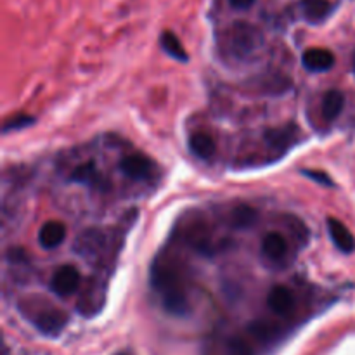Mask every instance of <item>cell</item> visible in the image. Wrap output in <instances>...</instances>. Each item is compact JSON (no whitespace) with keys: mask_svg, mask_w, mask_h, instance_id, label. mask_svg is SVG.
<instances>
[{"mask_svg":"<svg viewBox=\"0 0 355 355\" xmlns=\"http://www.w3.org/2000/svg\"><path fill=\"white\" fill-rule=\"evenodd\" d=\"M153 284L162 297L163 309L168 314L177 315V318H184V315L189 314V302H187L186 293H184L175 274L170 272L168 269L155 270L153 272Z\"/></svg>","mask_w":355,"mask_h":355,"instance_id":"obj_1","label":"cell"},{"mask_svg":"<svg viewBox=\"0 0 355 355\" xmlns=\"http://www.w3.org/2000/svg\"><path fill=\"white\" fill-rule=\"evenodd\" d=\"M153 168H155V163L141 153L125 156L120 162V170L130 179H148L153 173Z\"/></svg>","mask_w":355,"mask_h":355,"instance_id":"obj_6","label":"cell"},{"mask_svg":"<svg viewBox=\"0 0 355 355\" xmlns=\"http://www.w3.org/2000/svg\"><path fill=\"white\" fill-rule=\"evenodd\" d=\"M304 175L311 177V179L318 180V182L324 184V186H333L331 179H328V175L326 173H319V172H312V170H304Z\"/></svg>","mask_w":355,"mask_h":355,"instance_id":"obj_22","label":"cell"},{"mask_svg":"<svg viewBox=\"0 0 355 355\" xmlns=\"http://www.w3.org/2000/svg\"><path fill=\"white\" fill-rule=\"evenodd\" d=\"M328 231L331 236L333 243L336 245V248L343 253H352L355 250V238L352 232L349 231L343 222H340L338 218H328Z\"/></svg>","mask_w":355,"mask_h":355,"instance_id":"obj_9","label":"cell"},{"mask_svg":"<svg viewBox=\"0 0 355 355\" xmlns=\"http://www.w3.org/2000/svg\"><path fill=\"white\" fill-rule=\"evenodd\" d=\"M31 123H33V118L26 116V114L10 118V120H7L6 125H3V134H7V132H10V130H17V128L28 127V125H31Z\"/></svg>","mask_w":355,"mask_h":355,"instance_id":"obj_21","label":"cell"},{"mask_svg":"<svg viewBox=\"0 0 355 355\" xmlns=\"http://www.w3.org/2000/svg\"><path fill=\"white\" fill-rule=\"evenodd\" d=\"M354 69H355V59H354Z\"/></svg>","mask_w":355,"mask_h":355,"instance_id":"obj_24","label":"cell"},{"mask_svg":"<svg viewBox=\"0 0 355 355\" xmlns=\"http://www.w3.org/2000/svg\"><path fill=\"white\" fill-rule=\"evenodd\" d=\"M80 281H82L80 270L71 263H64L52 274L49 286L58 297H69L78 290Z\"/></svg>","mask_w":355,"mask_h":355,"instance_id":"obj_3","label":"cell"},{"mask_svg":"<svg viewBox=\"0 0 355 355\" xmlns=\"http://www.w3.org/2000/svg\"><path fill=\"white\" fill-rule=\"evenodd\" d=\"M97 177H99V173H97V170L94 168L92 163H87V165L78 166V168L71 173V180H75V182H83V184L97 182Z\"/></svg>","mask_w":355,"mask_h":355,"instance_id":"obj_18","label":"cell"},{"mask_svg":"<svg viewBox=\"0 0 355 355\" xmlns=\"http://www.w3.org/2000/svg\"><path fill=\"white\" fill-rule=\"evenodd\" d=\"M304 17L312 24L322 23L331 14L333 6L329 0H302Z\"/></svg>","mask_w":355,"mask_h":355,"instance_id":"obj_12","label":"cell"},{"mask_svg":"<svg viewBox=\"0 0 355 355\" xmlns=\"http://www.w3.org/2000/svg\"><path fill=\"white\" fill-rule=\"evenodd\" d=\"M267 305L276 315H288L295 307L293 293L283 284H277L267 295Z\"/></svg>","mask_w":355,"mask_h":355,"instance_id":"obj_8","label":"cell"},{"mask_svg":"<svg viewBox=\"0 0 355 355\" xmlns=\"http://www.w3.org/2000/svg\"><path fill=\"white\" fill-rule=\"evenodd\" d=\"M189 149L194 156L200 159H211L217 153V144L214 137L205 132H196L189 137Z\"/></svg>","mask_w":355,"mask_h":355,"instance_id":"obj_10","label":"cell"},{"mask_svg":"<svg viewBox=\"0 0 355 355\" xmlns=\"http://www.w3.org/2000/svg\"><path fill=\"white\" fill-rule=\"evenodd\" d=\"M262 253L269 260H283L288 253V241L279 232H269L262 241Z\"/></svg>","mask_w":355,"mask_h":355,"instance_id":"obj_13","label":"cell"},{"mask_svg":"<svg viewBox=\"0 0 355 355\" xmlns=\"http://www.w3.org/2000/svg\"><path fill=\"white\" fill-rule=\"evenodd\" d=\"M250 333H252L253 336H257L259 340H270L276 335V326L269 324V322L257 321L250 326Z\"/></svg>","mask_w":355,"mask_h":355,"instance_id":"obj_19","label":"cell"},{"mask_svg":"<svg viewBox=\"0 0 355 355\" xmlns=\"http://www.w3.org/2000/svg\"><path fill=\"white\" fill-rule=\"evenodd\" d=\"M298 132V128L295 125H284V127H276L269 128L266 132V141L270 148L274 149H286L288 146L293 142L295 134Z\"/></svg>","mask_w":355,"mask_h":355,"instance_id":"obj_14","label":"cell"},{"mask_svg":"<svg viewBox=\"0 0 355 355\" xmlns=\"http://www.w3.org/2000/svg\"><path fill=\"white\" fill-rule=\"evenodd\" d=\"M159 44H162L163 51L168 55H172L173 59H177V61H187L186 49L180 44L175 33H172V31H163L162 37H159Z\"/></svg>","mask_w":355,"mask_h":355,"instance_id":"obj_16","label":"cell"},{"mask_svg":"<svg viewBox=\"0 0 355 355\" xmlns=\"http://www.w3.org/2000/svg\"><path fill=\"white\" fill-rule=\"evenodd\" d=\"M335 54L328 49H319L312 47L307 49L302 55V64H304L305 69L312 73H324L329 71V69L335 66Z\"/></svg>","mask_w":355,"mask_h":355,"instance_id":"obj_5","label":"cell"},{"mask_svg":"<svg viewBox=\"0 0 355 355\" xmlns=\"http://www.w3.org/2000/svg\"><path fill=\"white\" fill-rule=\"evenodd\" d=\"M229 3H231L232 9L246 10V9H250L253 3H255V0H229Z\"/></svg>","mask_w":355,"mask_h":355,"instance_id":"obj_23","label":"cell"},{"mask_svg":"<svg viewBox=\"0 0 355 355\" xmlns=\"http://www.w3.org/2000/svg\"><path fill=\"white\" fill-rule=\"evenodd\" d=\"M104 246V234L101 231H87L76 239L75 250L82 255H96Z\"/></svg>","mask_w":355,"mask_h":355,"instance_id":"obj_15","label":"cell"},{"mask_svg":"<svg viewBox=\"0 0 355 355\" xmlns=\"http://www.w3.org/2000/svg\"><path fill=\"white\" fill-rule=\"evenodd\" d=\"M227 355H253V350L245 338L232 336L227 342Z\"/></svg>","mask_w":355,"mask_h":355,"instance_id":"obj_20","label":"cell"},{"mask_svg":"<svg viewBox=\"0 0 355 355\" xmlns=\"http://www.w3.org/2000/svg\"><path fill=\"white\" fill-rule=\"evenodd\" d=\"M345 107V96L340 90H328L322 97L321 114L326 121H335Z\"/></svg>","mask_w":355,"mask_h":355,"instance_id":"obj_11","label":"cell"},{"mask_svg":"<svg viewBox=\"0 0 355 355\" xmlns=\"http://www.w3.org/2000/svg\"><path fill=\"white\" fill-rule=\"evenodd\" d=\"M232 225L236 229H248L250 225L255 224L257 220V210L252 207H246V205H239L232 210Z\"/></svg>","mask_w":355,"mask_h":355,"instance_id":"obj_17","label":"cell"},{"mask_svg":"<svg viewBox=\"0 0 355 355\" xmlns=\"http://www.w3.org/2000/svg\"><path fill=\"white\" fill-rule=\"evenodd\" d=\"M66 225L59 220H49L38 231V243L42 248L54 250L62 245L66 239Z\"/></svg>","mask_w":355,"mask_h":355,"instance_id":"obj_7","label":"cell"},{"mask_svg":"<svg viewBox=\"0 0 355 355\" xmlns=\"http://www.w3.org/2000/svg\"><path fill=\"white\" fill-rule=\"evenodd\" d=\"M33 324L37 326L38 331H42L44 335L55 336L64 329L66 324H68V315L62 311H59V309L49 307L33 315Z\"/></svg>","mask_w":355,"mask_h":355,"instance_id":"obj_4","label":"cell"},{"mask_svg":"<svg viewBox=\"0 0 355 355\" xmlns=\"http://www.w3.org/2000/svg\"><path fill=\"white\" fill-rule=\"evenodd\" d=\"M262 33L257 26L246 21H236L225 30L224 45L234 58H250L262 45Z\"/></svg>","mask_w":355,"mask_h":355,"instance_id":"obj_2","label":"cell"}]
</instances>
